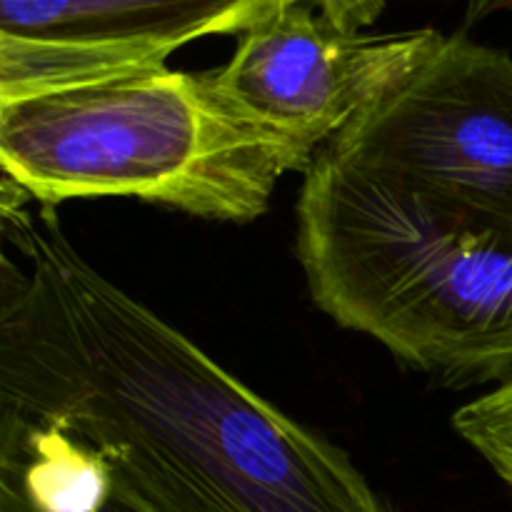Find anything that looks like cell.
<instances>
[{
  "mask_svg": "<svg viewBox=\"0 0 512 512\" xmlns=\"http://www.w3.org/2000/svg\"><path fill=\"white\" fill-rule=\"evenodd\" d=\"M3 183L0 413L93 450L145 512H395L325 435L255 393Z\"/></svg>",
  "mask_w": 512,
  "mask_h": 512,
  "instance_id": "obj_1",
  "label": "cell"
},
{
  "mask_svg": "<svg viewBox=\"0 0 512 512\" xmlns=\"http://www.w3.org/2000/svg\"><path fill=\"white\" fill-rule=\"evenodd\" d=\"M310 298L450 385L512 375V218L318 150L295 205Z\"/></svg>",
  "mask_w": 512,
  "mask_h": 512,
  "instance_id": "obj_2",
  "label": "cell"
},
{
  "mask_svg": "<svg viewBox=\"0 0 512 512\" xmlns=\"http://www.w3.org/2000/svg\"><path fill=\"white\" fill-rule=\"evenodd\" d=\"M315 155L168 65L0 100L3 183L43 208L133 198L220 223L268 213Z\"/></svg>",
  "mask_w": 512,
  "mask_h": 512,
  "instance_id": "obj_3",
  "label": "cell"
},
{
  "mask_svg": "<svg viewBox=\"0 0 512 512\" xmlns=\"http://www.w3.org/2000/svg\"><path fill=\"white\" fill-rule=\"evenodd\" d=\"M320 150L512 218L510 53L445 35L415 73Z\"/></svg>",
  "mask_w": 512,
  "mask_h": 512,
  "instance_id": "obj_4",
  "label": "cell"
},
{
  "mask_svg": "<svg viewBox=\"0 0 512 512\" xmlns=\"http://www.w3.org/2000/svg\"><path fill=\"white\" fill-rule=\"evenodd\" d=\"M433 28L343 33L305 0L238 38L210 83L273 133L318 153L433 55Z\"/></svg>",
  "mask_w": 512,
  "mask_h": 512,
  "instance_id": "obj_5",
  "label": "cell"
},
{
  "mask_svg": "<svg viewBox=\"0 0 512 512\" xmlns=\"http://www.w3.org/2000/svg\"><path fill=\"white\" fill-rule=\"evenodd\" d=\"M298 0H0V100L168 65L200 38L253 30Z\"/></svg>",
  "mask_w": 512,
  "mask_h": 512,
  "instance_id": "obj_6",
  "label": "cell"
},
{
  "mask_svg": "<svg viewBox=\"0 0 512 512\" xmlns=\"http://www.w3.org/2000/svg\"><path fill=\"white\" fill-rule=\"evenodd\" d=\"M0 512H145L85 445L0 413Z\"/></svg>",
  "mask_w": 512,
  "mask_h": 512,
  "instance_id": "obj_7",
  "label": "cell"
},
{
  "mask_svg": "<svg viewBox=\"0 0 512 512\" xmlns=\"http://www.w3.org/2000/svg\"><path fill=\"white\" fill-rule=\"evenodd\" d=\"M453 428L512 488V375L455 410Z\"/></svg>",
  "mask_w": 512,
  "mask_h": 512,
  "instance_id": "obj_8",
  "label": "cell"
},
{
  "mask_svg": "<svg viewBox=\"0 0 512 512\" xmlns=\"http://www.w3.org/2000/svg\"><path fill=\"white\" fill-rule=\"evenodd\" d=\"M323 20L343 33H363L393 0H305Z\"/></svg>",
  "mask_w": 512,
  "mask_h": 512,
  "instance_id": "obj_9",
  "label": "cell"
},
{
  "mask_svg": "<svg viewBox=\"0 0 512 512\" xmlns=\"http://www.w3.org/2000/svg\"><path fill=\"white\" fill-rule=\"evenodd\" d=\"M495 13H512V0H468L465 25H475Z\"/></svg>",
  "mask_w": 512,
  "mask_h": 512,
  "instance_id": "obj_10",
  "label": "cell"
}]
</instances>
